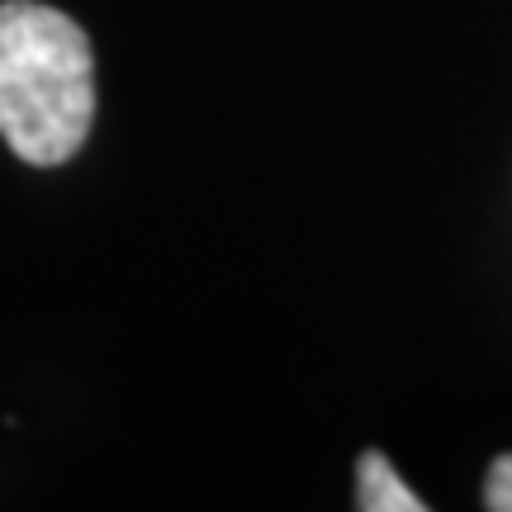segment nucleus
I'll list each match as a JSON object with an SVG mask.
<instances>
[{
    "mask_svg": "<svg viewBox=\"0 0 512 512\" xmlns=\"http://www.w3.org/2000/svg\"><path fill=\"white\" fill-rule=\"evenodd\" d=\"M356 508H366V512H422L427 503L394 475V465H389L380 451H366L361 465H356Z\"/></svg>",
    "mask_w": 512,
    "mask_h": 512,
    "instance_id": "obj_2",
    "label": "nucleus"
},
{
    "mask_svg": "<svg viewBox=\"0 0 512 512\" xmlns=\"http://www.w3.org/2000/svg\"><path fill=\"white\" fill-rule=\"evenodd\" d=\"M95 119L91 38L43 0L0 5V138L19 162L76 157Z\"/></svg>",
    "mask_w": 512,
    "mask_h": 512,
    "instance_id": "obj_1",
    "label": "nucleus"
},
{
    "mask_svg": "<svg viewBox=\"0 0 512 512\" xmlns=\"http://www.w3.org/2000/svg\"><path fill=\"white\" fill-rule=\"evenodd\" d=\"M484 508L512 512V456H498L489 479H484Z\"/></svg>",
    "mask_w": 512,
    "mask_h": 512,
    "instance_id": "obj_3",
    "label": "nucleus"
}]
</instances>
